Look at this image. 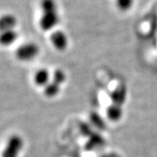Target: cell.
<instances>
[{"label":"cell","instance_id":"30bf717a","mask_svg":"<svg viewBox=\"0 0 157 157\" xmlns=\"http://www.w3.org/2000/svg\"><path fill=\"white\" fill-rule=\"evenodd\" d=\"M134 0H116V6L121 11H128L132 7Z\"/></svg>","mask_w":157,"mask_h":157},{"label":"cell","instance_id":"52a82bcc","mask_svg":"<svg viewBox=\"0 0 157 157\" xmlns=\"http://www.w3.org/2000/svg\"><path fill=\"white\" fill-rule=\"evenodd\" d=\"M52 78V75L49 71L46 68H40L35 71L34 75V83L36 86L45 87L49 83Z\"/></svg>","mask_w":157,"mask_h":157},{"label":"cell","instance_id":"277c9868","mask_svg":"<svg viewBox=\"0 0 157 157\" xmlns=\"http://www.w3.org/2000/svg\"><path fill=\"white\" fill-rule=\"evenodd\" d=\"M40 52L39 45L33 42L25 43L20 45L15 51V57L21 62H30L34 60Z\"/></svg>","mask_w":157,"mask_h":157},{"label":"cell","instance_id":"7a4b0ae2","mask_svg":"<svg viewBox=\"0 0 157 157\" xmlns=\"http://www.w3.org/2000/svg\"><path fill=\"white\" fill-rule=\"evenodd\" d=\"M39 27L44 31L53 30L59 22L58 6L55 0H42Z\"/></svg>","mask_w":157,"mask_h":157},{"label":"cell","instance_id":"5b68a950","mask_svg":"<svg viewBox=\"0 0 157 157\" xmlns=\"http://www.w3.org/2000/svg\"><path fill=\"white\" fill-rule=\"evenodd\" d=\"M23 140L19 135H12L8 138L1 157H19L23 147Z\"/></svg>","mask_w":157,"mask_h":157},{"label":"cell","instance_id":"8992f818","mask_svg":"<svg viewBox=\"0 0 157 157\" xmlns=\"http://www.w3.org/2000/svg\"><path fill=\"white\" fill-rule=\"evenodd\" d=\"M50 40L52 46L59 52H63L68 47V38L64 31L60 30L54 31L50 37Z\"/></svg>","mask_w":157,"mask_h":157},{"label":"cell","instance_id":"9c48e42d","mask_svg":"<svg viewBox=\"0 0 157 157\" xmlns=\"http://www.w3.org/2000/svg\"><path fill=\"white\" fill-rule=\"evenodd\" d=\"M18 20L12 14H5L0 16V32L9 30H14L16 27Z\"/></svg>","mask_w":157,"mask_h":157},{"label":"cell","instance_id":"ba28073f","mask_svg":"<svg viewBox=\"0 0 157 157\" xmlns=\"http://www.w3.org/2000/svg\"><path fill=\"white\" fill-rule=\"evenodd\" d=\"M19 34L14 30H9L0 32V45L2 47H10L17 41Z\"/></svg>","mask_w":157,"mask_h":157},{"label":"cell","instance_id":"3957f363","mask_svg":"<svg viewBox=\"0 0 157 157\" xmlns=\"http://www.w3.org/2000/svg\"><path fill=\"white\" fill-rule=\"evenodd\" d=\"M67 79L66 73L61 69H56L52 75V78L44 88V94L46 97L52 99L59 94L62 87Z\"/></svg>","mask_w":157,"mask_h":157},{"label":"cell","instance_id":"6da1fadb","mask_svg":"<svg viewBox=\"0 0 157 157\" xmlns=\"http://www.w3.org/2000/svg\"><path fill=\"white\" fill-rule=\"evenodd\" d=\"M127 99V88L125 85L120 83L117 85L110 95V104L106 114L112 122H118L122 118L123 108Z\"/></svg>","mask_w":157,"mask_h":157}]
</instances>
